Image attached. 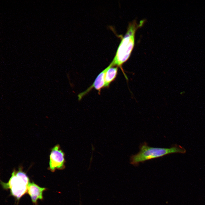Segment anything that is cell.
Returning <instances> with one entry per match:
<instances>
[{"instance_id":"obj_1","label":"cell","mask_w":205,"mask_h":205,"mask_svg":"<svg viewBox=\"0 0 205 205\" xmlns=\"http://www.w3.org/2000/svg\"><path fill=\"white\" fill-rule=\"evenodd\" d=\"M143 23L144 21L142 20L138 24L134 20L130 23L126 32L122 39L114 57L110 63L113 66L120 67L126 79L127 77L122 66L129 59L134 48L136 32Z\"/></svg>"},{"instance_id":"obj_2","label":"cell","mask_w":205,"mask_h":205,"mask_svg":"<svg viewBox=\"0 0 205 205\" xmlns=\"http://www.w3.org/2000/svg\"><path fill=\"white\" fill-rule=\"evenodd\" d=\"M140 149L138 153L130 157V163L136 166L140 162L170 154L184 153L186 152L184 147L177 145H175L169 148L154 147L149 146L145 142L140 146Z\"/></svg>"},{"instance_id":"obj_3","label":"cell","mask_w":205,"mask_h":205,"mask_svg":"<svg viewBox=\"0 0 205 205\" xmlns=\"http://www.w3.org/2000/svg\"><path fill=\"white\" fill-rule=\"evenodd\" d=\"M30 182L28 177L20 168L18 171H13L7 182L1 184L4 189H9L11 195L19 200L27 192Z\"/></svg>"},{"instance_id":"obj_4","label":"cell","mask_w":205,"mask_h":205,"mask_svg":"<svg viewBox=\"0 0 205 205\" xmlns=\"http://www.w3.org/2000/svg\"><path fill=\"white\" fill-rule=\"evenodd\" d=\"M64 154L59 145L52 149L50 156L49 169L53 172L56 169H62L64 167Z\"/></svg>"},{"instance_id":"obj_5","label":"cell","mask_w":205,"mask_h":205,"mask_svg":"<svg viewBox=\"0 0 205 205\" xmlns=\"http://www.w3.org/2000/svg\"><path fill=\"white\" fill-rule=\"evenodd\" d=\"M106 70L107 67L99 74L91 86L86 90L78 94V97L79 100H80L93 88L98 91L99 94L100 93L101 89L105 87V75Z\"/></svg>"},{"instance_id":"obj_6","label":"cell","mask_w":205,"mask_h":205,"mask_svg":"<svg viewBox=\"0 0 205 205\" xmlns=\"http://www.w3.org/2000/svg\"><path fill=\"white\" fill-rule=\"evenodd\" d=\"M46 189V188L41 187L33 182H30L27 193L30 196L32 202L36 204L38 200L43 199V194Z\"/></svg>"},{"instance_id":"obj_7","label":"cell","mask_w":205,"mask_h":205,"mask_svg":"<svg viewBox=\"0 0 205 205\" xmlns=\"http://www.w3.org/2000/svg\"><path fill=\"white\" fill-rule=\"evenodd\" d=\"M118 67L113 66L111 63L106 67L105 75V87H109L111 83L116 78L118 74Z\"/></svg>"}]
</instances>
